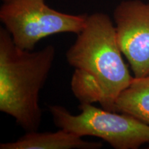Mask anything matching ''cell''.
<instances>
[{"instance_id":"6da1fadb","label":"cell","mask_w":149,"mask_h":149,"mask_svg":"<svg viewBox=\"0 0 149 149\" xmlns=\"http://www.w3.org/2000/svg\"><path fill=\"white\" fill-rule=\"evenodd\" d=\"M66 52V60L74 68L71 90L80 103H99L115 111L120 95L131 84L130 74L122 56L116 30L108 15L87 16L86 24Z\"/></svg>"},{"instance_id":"7a4b0ae2","label":"cell","mask_w":149,"mask_h":149,"mask_svg":"<svg viewBox=\"0 0 149 149\" xmlns=\"http://www.w3.org/2000/svg\"><path fill=\"white\" fill-rule=\"evenodd\" d=\"M55 57L53 46L35 52L22 50L5 28L0 29V111L26 132L37 131L42 122L39 93Z\"/></svg>"},{"instance_id":"3957f363","label":"cell","mask_w":149,"mask_h":149,"mask_svg":"<svg viewBox=\"0 0 149 149\" xmlns=\"http://www.w3.org/2000/svg\"><path fill=\"white\" fill-rule=\"evenodd\" d=\"M79 109L74 115L61 106L49 107L57 127L80 137H99L115 149H137L149 143V126L132 115L88 103H80Z\"/></svg>"},{"instance_id":"277c9868","label":"cell","mask_w":149,"mask_h":149,"mask_svg":"<svg viewBox=\"0 0 149 149\" xmlns=\"http://www.w3.org/2000/svg\"><path fill=\"white\" fill-rule=\"evenodd\" d=\"M0 20L14 44L33 51L41 40L58 33L77 35L82 31L87 15H70L50 8L44 0H1Z\"/></svg>"},{"instance_id":"5b68a950","label":"cell","mask_w":149,"mask_h":149,"mask_svg":"<svg viewBox=\"0 0 149 149\" xmlns=\"http://www.w3.org/2000/svg\"><path fill=\"white\" fill-rule=\"evenodd\" d=\"M117 42L134 77L149 75V3L123 1L113 13Z\"/></svg>"},{"instance_id":"8992f818","label":"cell","mask_w":149,"mask_h":149,"mask_svg":"<svg viewBox=\"0 0 149 149\" xmlns=\"http://www.w3.org/2000/svg\"><path fill=\"white\" fill-rule=\"evenodd\" d=\"M75 134L63 129L57 132H27L17 140L1 143L0 149H100L99 141H87Z\"/></svg>"},{"instance_id":"52a82bcc","label":"cell","mask_w":149,"mask_h":149,"mask_svg":"<svg viewBox=\"0 0 149 149\" xmlns=\"http://www.w3.org/2000/svg\"><path fill=\"white\" fill-rule=\"evenodd\" d=\"M115 111L132 115L149 126V75L134 77L117 98Z\"/></svg>"}]
</instances>
